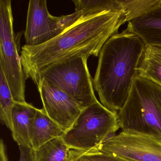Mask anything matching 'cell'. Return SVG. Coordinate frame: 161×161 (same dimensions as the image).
I'll use <instances>...</instances> for the list:
<instances>
[{"label":"cell","instance_id":"obj_1","mask_svg":"<svg viewBox=\"0 0 161 161\" xmlns=\"http://www.w3.org/2000/svg\"><path fill=\"white\" fill-rule=\"evenodd\" d=\"M129 21L123 11L104 12L78 22L42 45H24L20 58L25 78L37 86L40 73L51 66L78 56L97 57L106 41Z\"/></svg>","mask_w":161,"mask_h":161},{"label":"cell","instance_id":"obj_2","mask_svg":"<svg viewBox=\"0 0 161 161\" xmlns=\"http://www.w3.org/2000/svg\"><path fill=\"white\" fill-rule=\"evenodd\" d=\"M145 45L127 30L111 36L99 55L93 85L101 103L118 113L127 101L138 75V64Z\"/></svg>","mask_w":161,"mask_h":161},{"label":"cell","instance_id":"obj_3","mask_svg":"<svg viewBox=\"0 0 161 161\" xmlns=\"http://www.w3.org/2000/svg\"><path fill=\"white\" fill-rule=\"evenodd\" d=\"M122 131L161 141V86L138 75L129 97L118 113Z\"/></svg>","mask_w":161,"mask_h":161},{"label":"cell","instance_id":"obj_4","mask_svg":"<svg viewBox=\"0 0 161 161\" xmlns=\"http://www.w3.org/2000/svg\"><path fill=\"white\" fill-rule=\"evenodd\" d=\"M119 128L118 113L97 101L84 109L62 137L71 149L89 152L114 136Z\"/></svg>","mask_w":161,"mask_h":161},{"label":"cell","instance_id":"obj_5","mask_svg":"<svg viewBox=\"0 0 161 161\" xmlns=\"http://www.w3.org/2000/svg\"><path fill=\"white\" fill-rule=\"evenodd\" d=\"M87 57L69 58L49 67L39 76L85 108L97 100L94 92L93 79L87 66Z\"/></svg>","mask_w":161,"mask_h":161},{"label":"cell","instance_id":"obj_6","mask_svg":"<svg viewBox=\"0 0 161 161\" xmlns=\"http://www.w3.org/2000/svg\"><path fill=\"white\" fill-rule=\"evenodd\" d=\"M10 0H0V68L15 101L26 102V78L19 54Z\"/></svg>","mask_w":161,"mask_h":161},{"label":"cell","instance_id":"obj_7","mask_svg":"<svg viewBox=\"0 0 161 161\" xmlns=\"http://www.w3.org/2000/svg\"><path fill=\"white\" fill-rule=\"evenodd\" d=\"M100 152L128 161H161V141L121 131L89 152Z\"/></svg>","mask_w":161,"mask_h":161},{"label":"cell","instance_id":"obj_8","mask_svg":"<svg viewBox=\"0 0 161 161\" xmlns=\"http://www.w3.org/2000/svg\"><path fill=\"white\" fill-rule=\"evenodd\" d=\"M47 115L65 132L72 127L84 108L56 86L42 79L37 86Z\"/></svg>","mask_w":161,"mask_h":161},{"label":"cell","instance_id":"obj_9","mask_svg":"<svg viewBox=\"0 0 161 161\" xmlns=\"http://www.w3.org/2000/svg\"><path fill=\"white\" fill-rule=\"evenodd\" d=\"M58 17L50 14L46 0L29 2L25 36L26 45L37 46L44 44L61 34Z\"/></svg>","mask_w":161,"mask_h":161},{"label":"cell","instance_id":"obj_10","mask_svg":"<svg viewBox=\"0 0 161 161\" xmlns=\"http://www.w3.org/2000/svg\"><path fill=\"white\" fill-rule=\"evenodd\" d=\"M126 30L137 36L146 46L161 49V4L128 22Z\"/></svg>","mask_w":161,"mask_h":161},{"label":"cell","instance_id":"obj_11","mask_svg":"<svg viewBox=\"0 0 161 161\" xmlns=\"http://www.w3.org/2000/svg\"><path fill=\"white\" fill-rule=\"evenodd\" d=\"M37 108L28 103L16 102L12 113V136L19 146L32 147L34 119Z\"/></svg>","mask_w":161,"mask_h":161},{"label":"cell","instance_id":"obj_12","mask_svg":"<svg viewBox=\"0 0 161 161\" xmlns=\"http://www.w3.org/2000/svg\"><path fill=\"white\" fill-rule=\"evenodd\" d=\"M64 131L46 114L43 109H37L32 132V147L34 150L48 141L61 137Z\"/></svg>","mask_w":161,"mask_h":161},{"label":"cell","instance_id":"obj_13","mask_svg":"<svg viewBox=\"0 0 161 161\" xmlns=\"http://www.w3.org/2000/svg\"><path fill=\"white\" fill-rule=\"evenodd\" d=\"M137 71L138 75L161 86V49L145 45Z\"/></svg>","mask_w":161,"mask_h":161},{"label":"cell","instance_id":"obj_14","mask_svg":"<svg viewBox=\"0 0 161 161\" xmlns=\"http://www.w3.org/2000/svg\"><path fill=\"white\" fill-rule=\"evenodd\" d=\"M75 12L82 20L106 12H124L123 0H74Z\"/></svg>","mask_w":161,"mask_h":161},{"label":"cell","instance_id":"obj_15","mask_svg":"<svg viewBox=\"0 0 161 161\" xmlns=\"http://www.w3.org/2000/svg\"><path fill=\"white\" fill-rule=\"evenodd\" d=\"M70 149L62 136L53 138L35 150L36 161H67Z\"/></svg>","mask_w":161,"mask_h":161},{"label":"cell","instance_id":"obj_16","mask_svg":"<svg viewBox=\"0 0 161 161\" xmlns=\"http://www.w3.org/2000/svg\"><path fill=\"white\" fill-rule=\"evenodd\" d=\"M16 102L1 68H0V117L5 126L13 132L12 113Z\"/></svg>","mask_w":161,"mask_h":161},{"label":"cell","instance_id":"obj_17","mask_svg":"<svg viewBox=\"0 0 161 161\" xmlns=\"http://www.w3.org/2000/svg\"><path fill=\"white\" fill-rule=\"evenodd\" d=\"M67 161H128L100 152L86 153L70 149Z\"/></svg>","mask_w":161,"mask_h":161},{"label":"cell","instance_id":"obj_18","mask_svg":"<svg viewBox=\"0 0 161 161\" xmlns=\"http://www.w3.org/2000/svg\"><path fill=\"white\" fill-rule=\"evenodd\" d=\"M20 150L19 161H36L35 151L32 148L19 146Z\"/></svg>","mask_w":161,"mask_h":161},{"label":"cell","instance_id":"obj_19","mask_svg":"<svg viewBox=\"0 0 161 161\" xmlns=\"http://www.w3.org/2000/svg\"><path fill=\"white\" fill-rule=\"evenodd\" d=\"M0 158L1 161H8L6 147L3 139L1 140L0 144Z\"/></svg>","mask_w":161,"mask_h":161}]
</instances>
